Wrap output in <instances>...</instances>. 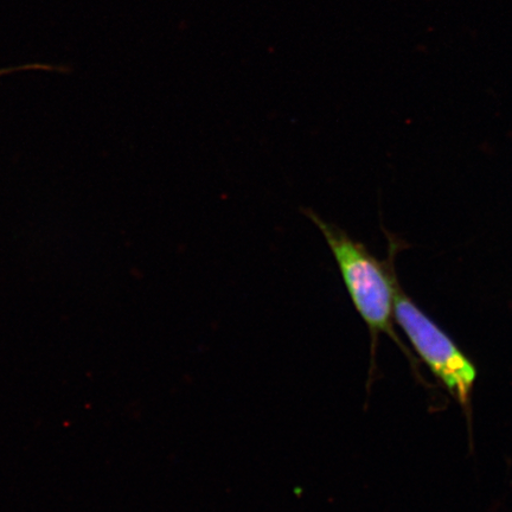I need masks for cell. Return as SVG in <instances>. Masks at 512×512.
I'll list each match as a JSON object with an SVG mask.
<instances>
[{
  "instance_id": "obj_2",
  "label": "cell",
  "mask_w": 512,
  "mask_h": 512,
  "mask_svg": "<svg viewBox=\"0 0 512 512\" xmlns=\"http://www.w3.org/2000/svg\"><path fill=\"white\" fill-rule=\"evenodd\" d=\"M394 317L432 374L460 405L469 406L478 376L475 364L401 286L395 296Z\"/></svg>"
},
{
  "instance_id": "obj_1",
  "label": "cell",
  "mask_w": 512,
  "mask_h": 512,
  "mask_svg": "<svg viewBox=\"0 0 512 512\" xmlns=\"http://www.w3.org/2000/svg\"><path fill=\"white\" fill-rule=\"evenodd\" d=\"M303 213L316 224L324 236L332 256L336 261L339 273L358 315L366 323L371 336V373L374 371L377 339L381 335L392 338L400 349L414 358L401 342L395 331L394 309L395 296L400 287L396 274L395 259L406 243L398 236L386 232L388 236V255L384 260L376 258L363 242L357 241L339 228L337 224L325 221L312 209H304Z\"/></svg>"
},
{
  "instance_id": "obj_3",
  "label": "cell",
  "mask_w": 512,
  "mask_h": 512,
  "mask_svg": "<svg viewBox=\"0 0 512 512\" xmlns=\"http://www.w3.org/2000/svg\"><path fill=\"white\" fill-rule=\"evenodd\" d=\"M30 69H31L30 64H27V66H22V67L3 68V69H0V76H4L6 74H11V73H15V72H22V70H30Z\"/></svg>"
}]
</instances>
